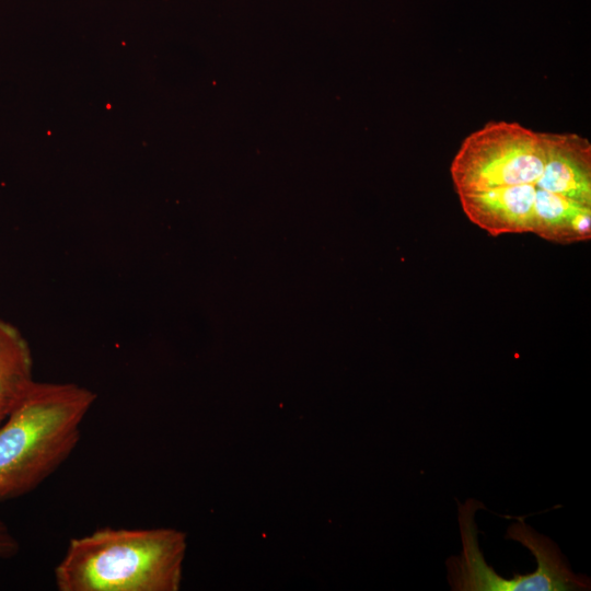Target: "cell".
Segmentation results:
<instances>
[{
    "label": "cell",
    "instance_id": "cell-4",
    "mask_svg": "<svg viewBox=\"0 0 591 591\" xmlns=\"http://www.w3.org/2000/svg\"><path fill=\"white\" fill-rule=\"evenodd\" d=\"M28 341L12 323L0 317V424L33 384Z\"/></svg>",
    "mask_w": 591,
    "mask_h": 591
},
{
    "label": "cell",
    "instance_id": "cell-2",
    "mask_svg": "<svg viewBox=\"0 0 591 591\" xmlns=\"http://www.w3.org/2000/svg\"><path fill=\"white\" fill-rule=\"evenodd\" d=\"M95 401L77 383L33 382L0 424V501L32 493L69 459Z\"/></svg>",
    "mask_w": 591,
    "mask_h": 591
},
{
    "label": "cell",
    "instance_id": "cell-3",
    "mask_svg": "<svg viewBox=\"0 0 591 591\" xmlns=\"http://www.w3.org/2000/svg\"><path fill=\"white\" fill-rule=\"evenodd\" d=\"M185 533L170 528H100L72 537L54 569L59 591H177Z\"/></svg>",
    "mask_w": 591,
    "mask_h": 591
},
{
    "label": "cell",
    "instance_id": "cell-5",
    "mask_svg": "<svg viewBox=\"0 0 591 591\" xmlns=\"http://www.w3.org/2000/svg\"><path fill=\"white\" fill-rule=\"evenodd\" d=\"M20 544L9 526L0 519V558L8 559L18 554Z\"/></svg>",
    "mask_w": 591,
    "mask_h": 591
},
{
    "label": "cell",
    "instance_id": "cell-1",
    "mask_svg": "<svg viewBox=\"0 0 591 591\" xmlns=\"http://www.w3.org/2000/svg\"><path fill=\"white\" fill-rule=\"evenodd\" d=\"M450 174L467 219L491 236L591 239V143L577 134L489 121L461 143Z\"/></svg>",
    "mask_w": 591,
    "mask_h": 591
}]
</instances>
